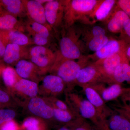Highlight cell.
Masks as SVG:
<instances>
[{"mask_svg": "<svg viewBox=\"0 0 130 130\" xmlns=\"http://www.w3.org/2000/svg\"><path fill=\"white\" fill-rule=\"evenodd\" d=\"M98 2L99 0H64V29L74 25L76 22L83 24H94L91 20L94 21L92 15Z\"/></svg>", "mask_w": 130, "mask_h": 130, "instance_id": "1", "label": "cell"}, {"mask_svg": "<svg viewBox=\"0 0 130 130\" xmlns=\"http://www.w3.org/2000/svg\"><path fill=\"white\" fill-rule=\"evenodd\" d=\"M90 60L88 56H84L77 61L67 59L58 51L55 61L49 72L63 79L67 85L65 92H70L76 85L77 74L82 68L90 64Z\"/></svg>", "mask_w": 130, "mask_h": 130, "instance_id": "2", "label": "cell"}, {"mask_svg": "<svg viewBox=\"0 0 130 130\" xmlns=\"http://www.w3.org/2000/svg\"><path fill=\"white\" fill-rule=\"evenodd\" d=\"M59 42L60 50L58 52L61 56L67 59H79L83 55L85 48L81 40L79 29L73 25L67 29H64Z\"/></svg>", "mask_w": 130, "mask_h": 130, "instance_id": "3", "label": "cell"}, {"mask_svg": "<svg viewBox=\"0 0 130 130\" xmlns=\"http://www.w3.org/2000/svg\"><path fill=\"white\" fill-rule=\"evenodd\" d=\"M66 103L78 118L90 120L94 126L101 119L95 108L88 100L72 91L65 92Z\"/></svg>", "mask_w": 130, "mask_h": 130, "instance_id": "4", "label": "cell"}, {"mask_svg": "<svg viewBox=\"0 0 130 130\" xmlns=\"http://www.w3.org/2000/svg\"><path fill=\"white\" fill-rule=\"evenodd\" d=\"M57 53L45 46H33L29 48V59L43 74L49 71L56 59Z\"/></svg>", "mask_w": 130, "mask_h": 130, "instance_id": "5", "label": "cell"}, {"mask_svg": "<svg viewBox=\"0 0 130 130\" xmlns=\"http://www.w3.org/2000/svg\"><path fill=\"white\" fill-rule=\"evenodd\" d=\"M124 63H129L126 56L125 47L118 53L93 63L102 75L103 83L109 84L110 79L116 68Z\"/></svg>", "mask_w": 130, "mask_h": 130, "instance_id": "6", "label": "cell"}, {"mask_svg": "<svg viewBox=\"0 0 130 130\" xmlns=\"http://www.w3.org/2000/svg\"><path fill=\"white\" fill-rule=\"evenodd\" d=\"M8 92L17 104L23 106L28 100L38 96L39 85L34 81L21 78Z\"/></svg>", "mask_w": 130, "mask_h": 130, "instance_id": "7", "label": "cell"}, {"mask_svg": "<svg viewBox=\"0 0 130 130\" xmlns=\"http://www.w3.org/2000/svg\"><path fill=\"white\" fill-rule=\"evenodd\" d=\"M29 113L46 122L56 123L54 119L53 109L43 98L38 96L28 100L23 106Z\"/></svg>", "mask_w": 130, "mask_h": 130, "instance_id": "8", "label": "cell"}, {"mask_svg": "<svg viewBox=\"0 0 130 130\" xmlns=\"http://www.w3.org/2000/svg\"><path fill=\"white\" fill-rule=\"evenodd\" d=\"M39 86V95L41 97H56L65 92L67 85L58 76L50 74L43 77Z\"/></svg>", "mask_w": 130, "mask_h": 130, "instance_id": "9", "label": "cell"}, {"mask_svg": "<svg viewBox=\"0 0 130 130\" xmlns=\"http://www.w3.org/2000/svg\"><path fill=\"white\" fill-rule=\"evenodd\" d=\"M47 22L54 30L63 25L64 13V0H51L44 5Z\"/></svg>", "mask_w": 130, "mask_h": 130, "instance_id": "10", "label": "cell"}, {"mask_svg": "<svg viewBox=\"0 0 130 130\" xmlns=\"http://www.w3.org/2000/svg\"><path fill=\"white\" fill-rule=\"evenodd\" d=\"M81 87L87 100L95 108L100 118L107 119L113 112L107 106L100 95L90 85H79Z\"/></svg>", "mask_w": 130, "mask_h": 130, "instance_id": "11", "label": "cell"}, {"mask_svg": "<svg viewBox=\"0 0 130 130\" xmlns=\"http://www.w3.org/2000/svg\"><path fill=\"white\" fill-rule=\"evenodd\" d=\"M14 69L21 78L33 81L38 84L44 75L38 67L26 59L19 61L15 65Z\"/></svg>", "mask_w": 130, "mask_h": 130, "instance_id": "12", "label": "cell"}, {"mask_svg": "<svg viewBox=\"0 0 130 130\" xmlns=\"http://www.w3.org/2000/svg\"><path fill=\"white\" fill-rule=\"evenodd\" d=\"M26 15L29 19L47 27L50 31L52 28L47 22L44 6L37 0H23Z\"/></svg>", "mask_w": 130, "mask_h": 130, "instance_id": "13", "label": "cell"}, {"mask_svg": "<svg viewBox=\"0 0 130 130\" xmlns=\"http://www.w3.org/2000/svg\"><path fill=\"white\" fill-rule=\"evenodd\" d=\"M98 83H103V77L93 63L83 68L77 74L76 84L79 86Z\"/></svg>", "mask_w": 130, "mask_h": 130, "instance_id": "14", "label": "cell"}, {"mask_svg": "<svg viewBox=\"0 0 130 130\" xmlns=\"http://www.w3.org/2000/svg\"><path fill=\"white\" fill-rule=\"evenodd\" d=\"M104 84L98 83L90 85L97 91L106 103L115 100L130 90L123 88L120 84H112L106 88Z\"/></svg>", "mask_w": 130, "mask_h": 130, "instance_id": "15", "label": "cell"}, {"mask_svg": "<svg viewBox=\"0 0 130 130\" xmlns=\"http://www.w3.org/2000/svg\"><path fill=\"white\" fill-rule=\"evenodd\" d=\"M29 48L27 46L9 43L3 57V61L9 65H16L21 60L29 59Z\"/></svg>", "mask_w": 130, "mask_h": 130, "instance_id": "16", "label": "cell"}, {"mask_svg": "<svg viewBox=\"0 0 130 130\" xmlns=\"http://www.w3.org/2000/svg\"><path fill=\"white\" fill-rule=\"evenodd\" d=\"M124 47L125 43L122 40L111 37L108 42L100 50L88 56L90 60L96 61L108 58L118 53Z\"/></svg>", "mask_w": 130, "mask_h": 130, "instance_id": "17", "label": "cell"}, {"mask_svg": "<svg viewBox=\"0 0 130 130\" xmlns=\"http://www.w3.org/2000/svg\"><path fill=\"white\" fill-rule=\"evenodd\" d=\"M113 10V9L107 18L108 19L106 20L107 30L111 33H120L123 30L124 24L129 18L116 6Z\"/></svg>", "mask_w": 130, "mask_h": 130, "instance_id": "18", "label": "cell"}, {"mask_svg": "<svg viewBox=\"0 0 130 130\" xmlns=\"http://www.w3.org/2000/svg\"><path fill=\"white\" fill-rule=\"evenodd\" d=\"M9 14L17 18L26 15L23 0H1L0 15Z\"/></svg>", "mask_w": 130, "mask_h": 130, "instance_id": "19", "label": "cell"}, {"mask_svg": "<svg viewBox=\"0 0 130 130\" xmlns=\"http://www.w3.org/2000/svg\"><path fill=\"white\" fill-rule=\"evenodd\" d=\"M116 2L115 0H99L92 15L94 23L106 20L112 11Z\"/></svg>", "mask_w": 130, "mask_h": 130, "instance_id": "20", "label": "cell"}, {"mask_svg": "<svg viewBox=\"0 0 130 130\" xmlns=\"http://www.w3.org/2000/svg\"><path fill=\"white\" fill-rule=\"evenodd\" d=\"M79 29L84 46L86 43L94 38L106 35V29L99 25L83 24L82 27Z\"/></svg>", "mask_w": 130, "mask_h": 130, "instance_id": "21", "label": "cell"}, {"mask_svg": "<svg viewBox=\"0 0 130 130\" xmlns=\"http://www.w3.org/2000/svg\"><path fill=\"white\" fill-rule=\"evenodd\" d=\"M4 31L8 44L12 43L24 46L34 44L32 39L23 32L17 30Z\"/></svg>", "mask_w": 130, "mask_h": 130, "instance_id": "22", "label": "cell"}, {"mask_svg": "<svg viewBox=\"0 0 130 130\" xmlns=\"http://www.w3.org/2000/svg\"><path fill=\"white\" fill-rule=\"evenodd\" d=\"M10 30L24 32L25 30V25L14 16L9 14L0 15V30Z\"/></svg>", "mask_w": 130, "mask_h": 130, "instance_id": "23", "label": "cell"}, {"mask_svg": "<svg viewBox=\"0 0 130 130\" xmlns=\"http://www.w3.org/2000/svg\"><path fill=\"white\" fill-rule=\"evenodd\" d=\"M125 82H130L129 63H122L117 67L110 79L109 84H120Z\"/></svg>", "mask_w": 130, "mask_h": 130, "instance_id": "24", "label": "cell"}, {"mask_svg": "<svg viewBox=\"0 0 130 130\" xmlns=\"http://www.w3.org/2000/svg\"><path fill=\"white\" fill-rule=\"evenodd\" d=\"M106 120L110 130H130V121L121 114L113 113Z\"/></svg>", "mask_w": 130, "mask_h": 130, "instance_id": "25", "label": "cell"}, {"mask_svg": "<svg viewBox=\"0 0 130 130\" xmlns=\"http://www.w3.org/2000/svg\"><path fill=\"white\" fill-rule=\"evenodd\" d=\"M21 128V130H48V125L42 119L31 116L24 120Z\"/></svg>", "mask_w": 130, "mask_h": 130, "instance_id": "26", "label": "cell"}, {"mask_svg": "<svg viewBox=\"0 0 130 130\" xmlns=\"http://www.w3.org/2000/svg\"><path fill=\"white\" fill-rule=\"evenodd\" d=\"M1 74L3 83L7 87L8 91L11 90L16 83L21 78L17 74L15 69L10 66L2 68Z\"/></svg>", "mask_w": 130, "mask_h": 130, "instance_id": "27", "label": "cell"}, {"mask_svg": "<svg viewBox=\"0 0 130 130\" xmlns=\"http://www.w3.org/2000/svg\"><path fill=\"white\" fill-rule=\"evenodd\" d=\"M54 119L56 123L64 125L78 118L71 110H64L53 108Z\"/></svg>", "mask_w": 130, "mask_h": 130, "instance_id": "28", "label": "cell"}, {"mask_svg": "<svg viewBox=\"0 0 130 130\" xmlns=\"http://www.w3.org/2000/svg\"><path fill=\"white\" fill-rule=\"evenodd\" d=\"M24 25L25 30L28 31L30 36L38 35L50 37V30L43 25L29 19Z\"/></svg>", "mask_w": 130, "mask_h": 130, "instance_id": "29", "label": "cell"}, {"mask_svg": "<svg viewBox=\"0 0 130 130\" xmlns=\"http://www.w3.org/2000/svg\"><path fill=\"white\" fill-rule=\"evenodd\" d=\"M64 125L71 130H97L93 124L81 118H77Z\"/></svg>", "mask_w": 130, "mask_h": 130, "instance_id": "30", "label": "cell"}, {"mask_svg": "<svg viewBox=\"0 0 130 130\" xmlns=\"http://www.w3.org/2000/svg\"><path fill=\"white\" fill-rule=\"evenodd\" d=\"M111 37L107 35L99 36L92 38L84 44L85 48L96 52L100 50L108 42Z\"/></svg>", "mask_w": 130, "mask_h": 130, "instance_id": "31", "label": "cell"}, {"mask_svg": "<svg viewBox=\"0 0 130 130\" xmlns=\"http://www.w3.org/2000/svg\"><path fill=\"white\" fill-rule=\"evenodd\" d=\"M43 98L47 103L53 108L72 111L66 103L59 100L57 97L50 96Z\"/></svg>", "mask_w": 130, "mask_h": 130, "instance_id": "32", "label": "cell"}, {"mask_svg": "<svg viewBox=\"0 0 130 130\" xmlns=\"http://www.w3.org/2000/svg\"><path fill=\"white\" fill-rule=\"evenodd\" d=\"M17 113L13 109L3 108L0 109V126L7 121L13 120Z\"/></svg>", "mask_w": 130, "mask_h": 130, "instance_id": "33", "label": "cell"}, {"mask_svg": "<svg viewBox=\"0 0 130 130\" xmlns=\"http://www.w3.org/2000/svg\"><path fill=\"white\" fill-rule=\"evenodd\" d=\"M16 104H18L9 92L0 89V105L7 107Z\"/></svg>", "mask_w": 130, "mask_h": 130, "instance_id": "34", "label": "cell"}, {"mask_svg": "<svg viewBox=\"0 0 130 130\" xmlns=\"http://www.w3.org/2000/svg\"><path fill=\"white\" fill-rule=\"evenodd\" d=\"M119 39L125 43H130V18L124 24L123 30L120 33Z\"/></svg>", "mask_w": 130, "mask_h": 130, "instance_id": "35", "label": "cell"}, {"mask_svg": "<svg viewBox=\"0 0 130 130\" xmlns=\"http://www.w3.org/2000/svg\"><path fill=\"white\" fill-rule=\"evenodd\" d=\"M31 36L32 37L34 44L36 46H45L48 44L49 37L38 35H33Z\"/></svg>", "mask_w": 130, "mask_h": 130, "instance_id": "36", "label": "cell"}, {"mask_svg": "<svg viewBox=\"0 0 130 130\" xmlns=\"http://www.w3.org/2000/svg\"><path fill=\"white\" fill-rule=\"evenodd\" d=\"M116 5L130 18V0L116 1Z\"/></svg>", "mask_w": 130, "mask_h": 130, "instance_id": "37", "label": "cell"}, {"mask_svg": "<svg viewBox=\"0 0 130 130\" xmlns=\"http://www.w3.org/2000/svg\"><path fill=\"white\" fill-rule=\"evenodd\" d=\"M0 130H21V128L13 120L3 124L0 126Z\"/></svg>", "mask_w": 130, "mask_h": 130, "instance_id": "38", "label": "cell"}, {"mask_svg": "<svg viewBox=\"0 0 130 130\" xmlns=\"http://www.w3.org/2000/svg\"><path fill=\"white\" fill-rule=\"evenodd\" d=\"M95 126L97 130H110L107 124L106 119H101L97 125Z\"/></svg>", "mask_w": 130, "mask_h": 130, "instance_id": "39", "label": "cell"}, {"mask_svg": "<svg viewBox=\"0 0 130 130\" xmlns=\"http://www.w3.org/2000/svg\"><path fill=\"white\" fill-rule=\"evenodd\" d=\"M5 43H7L8 44L7 41L5 36V31L4 30H0V47Z\"/></svg>", "mask_w": 130, "mask_h": 130, "instance_id": "40", "label": "cell"}, {"mask_svg": "<svg viewBox=\"0 0 130 130\" xmlns=\"http://www.w3.org/2000/svg\"><path fill=\"white\" fill-rule=\"evenodd\" d=\"M125 51L126 58L130 61V43H125Z\"/></svg>", "mask_w": 130, "mask_h": 130, "instance_id": "41", "label": "cell"}, {"mask_svg": "<svg viewBox=\"0 0 130 130\" xmlns=\"http://www.w3.org/2000/svg\"><path fill=\"white\" fill-rule=\"evenodd\" d=\"M56 130H71L64 125H60L56 126Z\"/></svg>", "mask_w": 130, "mask_h": 130, "instance_id": "42", "label": "cell"}, {"mask_svg": "<svg viewBox=\"0 0 130 130\" xmlns=\"http://www.w3.org/2000/svg\"><path fill=\"white\" fill-rule=\"evenodd\" d=\"M129 90L128 91L126 92V93H125V94H124V96H123V97H124V98L125 100H128V101H130V92ZM130 108V106L129 107Z\"/></svg>", "mask_w": 130, "mask_h": 130, "instance_id": "43", "label": "cell"}, {"mask_svg": "<svg viewBox=\"0 0 130 130\" xmlns=\"http://www.w3.org/2000/svg\"><path fill=\"white\" fill-rule=\"evenodd\" d=\"M51 0H37L38 2H40L41 4H43V3H47L49 2Z\"/></svg>", "mask_w": 130, "mask_h": 130, "instance_id": "44", "label": "cell"}, {"mask_svg": "<svg viewBox=\"0 0 130 130\" xmlns=\"http://www.w3.org/2000/svg\"><path fill=\"white\" fill-rule=\"evenodd\" d=\"M6 107L4 105H0V109H2V108H5Z\"/></svg>", "mask_w": 130, "mask_h": 130, "instance_id": "45", "label": "cell"}, {"mask_svg": "<svg viewBox=\"0 0 130 130\" xmlns=\"http://www.w3.org/2000/svg\"><path fill=\"white\" fill-rule=\"evenodd\" d=\"M2 68L0 66V74H1L2 70Z\"/></svg>", "mask_w": 130, "mask_h": 130, "instance_id": "46", "label": "cell"}]
</instances>
